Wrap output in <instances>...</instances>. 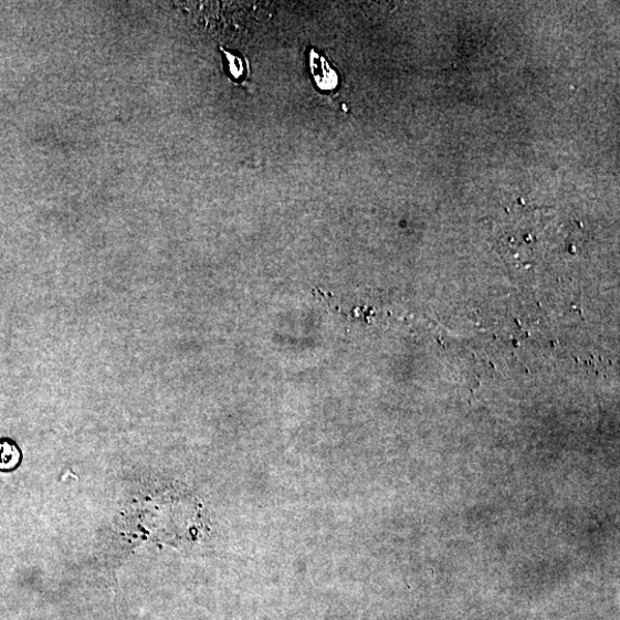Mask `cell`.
I'll list each match as a JSON object with an SVG mask.
<instances>
[{
    "label": "cell",
    "mask_w": 620,
    "mask_h": 620,
    "mask_svg": "<svg viewBox=\"0 0 620 620\" xmlns=\"http://www.w3.org/2000/svg\"><path fill=\"white\" fill-rule=\"evenodd\" d=\"M309 74L320 92H334L340 83L337 69L326 56L315 49L307 51Z\"/></svg>",
    "instance_id": "6da1fadb"
},
{
    "label": "cell",
    "mask_w": 620,
    "mask_h": 620,
    "mask_svg": "<svg viewBox=\"0 0 620 620\" xmlns=\"http://www.w3.org/2000/svg\"><path fill=\"white\" fill-rule=\"evenodd\" d=\"M228 74L232 80L241 82L248 74L244 59L239 53L223 51Z\"/></svg>",
    "instance_id": "3957f363"
},
{
    "label": "cell",
    "mask_w": 620,
    "mask_h": 620,
    "mask_svg": "<svg viewBox=\"0 0 620 620\" xmlns=\"http://www.w3.org/2000/svg\"><path fill=\"white\" fill-rule=\"evenodd\" d=\"M22 460V453L17 442L10 438L0 439V470L15 469Z\"/></svg>",
    "instance_id": "7a4b0ae2"
}]
</instances>
